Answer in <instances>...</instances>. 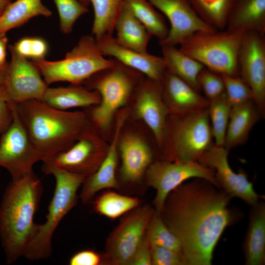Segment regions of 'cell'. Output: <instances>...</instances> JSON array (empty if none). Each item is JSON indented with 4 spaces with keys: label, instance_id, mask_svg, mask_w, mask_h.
I'll return each instance as SVG.
<instances>
[{
    "label": "cell",
    "instance_id": "3957f363",
    "mask_svg": "<svg viewBox=\"0 0 265 265\" xmlns=\"http://www.w3.org/2000/svg\"><path fill=\"white\" fill-rule=\"evenodd\" d=\"M13 105L42 162L70 148L91 125L83 112L58 110L41 101Z\"/></svg>",
    "mask_w": 265,
    "mask_h": 265
},
{
    "label": "cell",
    "instance_id": "7c38bea8",
    "mask_svg": "<svg viewBox=\"0 0 265 265\" xmlns=\"http://www.w3.org/2000/svg\"><path fill=\"white\" fill-rule=\"evenodd\" d=\"M105 156L90 126L70 148L43 161L41 170L56 167L86 178L97 170Z\"/></svg>",
    "mask_w": 265,
    "mask_h": 265
},
{
    "label": "cell",
    "instance_id": "cb8c5ba5",
    "mask_svg": "<svg viewBox=\"0 0 265 265\" xmlns=\"http://www.w3.org/2000/svg\"><path fill=\"white\" fill-rule=\"evenodd\" d=\"M251 206L243 242L245 264L263 265L265 263V204L259 201Z\"/></svg>",
    "mask_w": 265,
    "mask_h": 265
},
{
    "label": "cell",
    "instance_id": "c3c4849f",
    "mask_svg": "<svg viewBox=\"0 0 265 265\" xmlns=\"http://www.w3.org/2000/svg\"></svg>",
    "mask_w": 265,
    "mask_h": 265
},
{
    "label": "cell",
    "instance_id": "d6986e66",
    "mask_svg": "<svg viewBox=\"0 0 265 265\" xmlns=\"http://www.w3.org/2000/svg\"><path fill=\"white\" fill-rule=\"evenodd\" d=\"M160 83L169 115H186L208 108L209 101L205 96L166 70Z\"/></svg>",
    "mask_w": 265,
    "mask_h": 265
},
{
    "label": "cell",
    "instance_id": "603a6c76",
    "mask_svg": "<svg viewBox=\"0 0 265 265\" xmlns=\"http://www.w3.org/2000/svg\"><path fill=\"white\" fill-rule=\"evenodd\" d=\"M263 118L254 100L232 106L224 147L228 151L244 144L255 124Z\"/></svg>",
    "mask_w": 265,
    "mask_h": 265
},
{
    "label": "cell",
    "instance_id": "7bdbcfd3",
    "mask_svg": "<svg viewBox=\"0 0 265 265\" xmlns=\"http://www.w3.org/2000/svg\"><path fill=\"white\" fill-rule=\"evenodd\" d=\"M31 39L30 37H24L13 45L15 51L26 58L30 57Z\"/></svg>",
    "mask_w": 265,
    "mask_h": 265
},
{
    "label": "cell",
    "instance_id": "4fadbf2b",
    "mask_svg": "<svg viewBox=\"0 0 265 265\" xmlns=\"http://www.w3.org/2000/svg\"><path fill=\"white\" fill-rule=\"evenodd\" d=\"M239 77L250 87L254 100L265 116V38L254 31L244 33L238 56Z\"/></svg>",
    "mask_w": 265,
    "mask_h": 265
},
{
    "label": "cell",
    "instance_id": "9c48e42d",
    "mask_svg": "<svg viewBox=\"0 0 265 265\" xmlns=\"http://www.w3.org/2000/svg\"><path fill=\"white\" fill-rule=\"evenodd\" d=\"M155 212L146 205L127 213L106 239L102 264L130 265Z\"/></svg>",
    "mask_w": 265,
    "mask_h": 265
},
{
    "label": "cell",
    "instance_id": "7dc6e473",
    "mask_svg": "<svg viewBox=\"0 0 265 265\" xmlns=\"http://www.w3.org/2000/svg\"><path fill=\"white\" fill-rule=\"evenodd\" d=\"M83 5L86 7H88L90 4L89 0H79Z\"/></svg>",
    "mask_w": 265,
    "mask_h": 265
},
{
    "label": "cell",
    "instance_id": "ba28073f",
    "mask_svg": "<svg viewBox=\"0 0 265 265\" xmlns=\"http://www.w3.org/2000/svg\"><path fill=\"white\" fill-rule=\"evenodd\" d=\"M114 65L98 73L92 87L100 96V102L91 113L94 125L104 131L109 127L116 111L124 106L132 93L138 72L115 59Z\"/></svg>",
    "mask_w": 265,
    "mask_h": 265
},
{
    "label": "cell",
    "instance_id": "f35d334b",
    "mask_svg": "<svg viewBox=\"0 0 265 265\" xmlns=\"http://www.w3.org/2000/svg\"><path fill=\"white\" fill-rule=\"evenodd\" d=\"M12 120L11 106L8 102L3 84L0 86V137L9 128Z\"/></svg>",
    "mask_w": 265,
    "mask_h": 265
},
{
    "label": "cell",
    "instance_id": "52a82bcc",
    "mask_svg": "<svg viewBox=\"0 0 265 265\" xmlns=\"http://www.w3.org/2000/svg\"><path fill=\"white\" fill-rule=\"evenodd\" d=\"M243 34L227 29L197 31L179 44V50L215 73L239 76L238 56Z\"/></svg>",
    "mask_w": 265,
    "mask_h": 265
},
{
    "label": "cell",
    "instance_id": "1f68e13d",
    "mask_svg": "<svg viewBox=\"0 0 265 265\" xmlns=\"http://www.w3.org/2000/svg\"><path fill=\"white\" fill-rule=\"evenodd\" d=\"M199 16L216 30L226 28L234 0H187Z\"/></svg>",
    "mask_w": 265,
    "mask_h": 265
},
{
    "label": "cell",
    "instance_id": "7402d4cb",
    "mask_svg": "<svg viewBox=\"0 0 265 265\" xmlns=\"http://www.w3.org/2000/svg\"><path fill=\"white\" fill-rule=\"evenodd\" d=\"M226 29L244 33L254 31L265 34V0H234Z\"/></svg>",
    "mask_w": 265,
    "mask_h": 265
},
{
    "label": "cell",
    "instance_id": "6da1fadb",
    "mask_svg": "<svg viewBox=\"0 0 265 265\" xmlns=\"http://www.w3.org/2000/svg\"><path fill=\"white\" fill-rule=\"evenodd\" d=\"M231 197L210 181L195 178L167 195L160 216L178 238L186 265H211L214 249L233 221Z\"/></svg>",
    "mask_w": 265,
    "mask_h": 265
},
{
    "label": "cell",
    "instance_id": "2e32d148",
    "mask_svg": "<svg viewBox=\"0 0 265 265\" xmlns=\"http://www.w3.org/2000/svg\"><path fill=\"white\" fill-rule=\"evenodd\" d=\"M169 20L170 28L159 45L176 46L193 33L216 30L197 14L187 0H148Z\"/></svg>",
    "mask_w": 265,
    "mask_h": 265
},
{
    "label": "cell",
    "instance_id": "484cf974",
    "mask_svg": "<svg viewBox=\"0 0 265 265\" xmlns=\"http://www.w3.org/2000/svg\"><path fill=\"white\" fill-rule=\"evenodd\" d=\"M115 37L120 45L138 52L147 53V47L152 36L145 26L123 5L115 22Z\"/></svg>",
    "mask_w": 265,
    "mask_h": 265
},
{
    "label": "cell",
    "instance_id": "ee69618b",
    "mask_svg": "<svg viewBox=\"0 0 265 265\" xmlns=\"http://www.w3.org/2000/svg\"><path fill=\"white\" fill-rule=\"evenodd\" d=\"M7 38L5 34L0 35V67L8 65L6 62Z\"/></svg>",
    "mask_w": 265,
    "mask_h": 265
},
{
    "label": "cell",
    "instance_id": "e0dca14e",
    "mask_svg": "<svg viewBox=\"0 0 265 265\" xmlns=\"http://www.w3.org/2000/svg\"><path fill=\"white\" fill-rule=\"evenodd\" d=\"M135 113L151 130L158 145L162 147L169 111L162 97L160 81L148 78L140 83L136 96Z\"/></svg>",
    "mask_w": 265,
    "mask_h": 265
},
{
    "label": "cell",
    "instance_id": "836d02e7",
    "mask_svg": "<svg viewBox=\"0 0 265 265\" xmlns=\"http://www.w3.org/2000/svg\"><path fill=\"white\" fill-rule=\"evenodd\" d=\"M146 234L151 244L167 247L181 253L180 241L165 224L159 213L156 211L150 219Z\"/></svg>",
    "mask_w": 265,
    "mask_h": 265
},
{
    "label": "cell",
    "instance_id": "277c9868",
    "mask_svg": "<svg viewBox=\"0 0 265 265\" xmlns=\"http://www.w3.org/2000/svg\"><path fill=\"white\" fill-rule=\"evenodd\" d=\"M42 171L54 176L55 186L46 220L44 223L38 224L37 232L24 252L23 256L30 261L46 259L51 255L53 234L63 218L77 205V192L85 178L56 167Z\"/></svg>",
    "mask_w": 265,
    "mask_h": 265
},
{
    "label": "cell",
    "instance_id": "ab89813d",
    "mask_svg": "<svg viewBox=\"0 0 265 265\" xmlns=\"http://www.w3.org/2000/svg\"><path fill=\"white\" fill-rule=\"evenodd\" d=\"M102 255L91 249L81 250L69 260L70 265H99L102 264Z\"/></svg>",
    "mask_w": 265,
    "mask_h": 265
},
{
    "label": "cell",
    "instance_id": "5b68a950",
    "mask_svg": "<svg viewBox=\"0 0 265 265\" xmlns=\"http://www.w3.org/2000/svg\"><path fill=\"white\" fill-rule=\"evenodd\" d=\"M214 145L208 108L167 119L162 160L198 161Z\"/></svg>",
    "mask_w": 265,
    "mask_h": 265
},
{
    "label": "cell",
    "instance_id": "b9f144b4",
    "mask_svg": "<svg viewBox=\"0 0 265 265\" xmlns=\"http://www.w3.org/2000/svg\"><path fill=\"white\" fill-rule=\"evenodd\" d=\"M48 50L46 41L39 37H31L30 57L33 60L44 58Z\"/></svg>",
    "mask_w": 265,
    "mask_h": 265
},
{
    "label": "cell",
    "instance_id": "f1b7e54d",
    "mask_svg": "<svg viewBox=\"0 0 265 265\" xmlns=\"http://www.w3.org/2000/svg\"><path fill=\"white\" fill-rule=\"evenodd\" d=\"M123 6L145 26L159 42L167 36L168 29L164 17L148 0H124Z\"/></svg>",
    "mask_w": 265,
    "mask_h": 265
},
{
    "label": "cell",
    "instance_id": "30bf717a",
    "mask_svg": "<svg viewBox=\"0 0 265 265\" xmlns=\"http://www.w3.org/2000/svg\"><path fill=\"white\" fill-rule=\"evenodd\" d=\"M145 173L147 185L156 190L153 205L159 213L168 193L189 179H206L219 188L214 170L197 161L157 160L149 166Z\"/></svg>",
    "mask_w": 265,
    "mask_h": 265
},
{
    "label": "cell",
    "instance_id": "8fae6325",
    "mask_svg": "<svg viewBox=\"0 0 265 265\" xmlns=\"http://www.w3.org/2000/svg\"><path fill=\"white\" fill-rule=\"evenodd\" d=\"M10 104L13 120L0 137V166L9 172L11 179H15L33 171L34 165L42 159L14 106Z\"/></svg>",
    "mask_w": 265,
    "mask_h": 265
},
{
    "label": "cell",
    "instance_id": "9a60e30c",
    "mask_svg": "<svg viewBox=\"0 0 265 265\" xmlns=\"http://www.w3.org/2000/svg\"><path fill=\"white\" fill-rule=\"evenodd\" d=\"M228 153L223 146L214 144L197 161L214 170L219 188L231 198L238 197L248 205H254L264 197L254 190L246 172L242 170L236 173L232 169L228 162Z\"/></svg>",
    "mask_w": 265,
    "mask_h": 265
},
{
    "label": "cell",
    "instance_id": "5bb4252c",
    "mask_svg": "<svg viewBox=\"0 0 265 265\" xmlns=\"http://www.w3.org/2000/svg\"><path fill=\"white\" fill-rule=\"evenodd\" d=\"M8 48L11 61L3 84L8 102L17 104L31 100L42 101L48 85L40 73L32 62L19 54L13 45Z\"/></svg>",
    "mask_w": 265,
    "mask_h": 265
},
{
    "label": "cell",
    "instance_id": "8d00e7d4",
    "mask_svg": "<svg viewBox=\"0 0 265 265\" xmlns=\"http://www.w3.org/2000/svg\"><path fill=\"white\" fill-rule=\"evenodd\" d=\"M197 80L200 90L203 91L205 97L209 101L218 97L225 92L221 75L205 67L199 74Z\"/></svg>",
    "mask_w": 265,
    "mask_h": 265
},
{
    "label": "cell",
    "instance_id": "f546056e",
    "mask_svg": "<svg viewBox=\"0 0 265 265\" xmlns=\"http://www.w3.org/2000/svg\"><path fill=\"white\" fill-rule=\"evenodd\" d=\"M94 11L92 32L96 40L112 35L124 0H89Z\"/></svg>",
    "mask_w": 265,
    "mask_h": 265
},
{
    "label": "cell",
    "instance_id": "d4e9b609",
    "mask_svg": "<svg viewBox=\"0 0 265 265\" xmlns=\"http://www.w3.org/2000/svg\"><path fill=\"white\" fill-rule=\"evenodd\" d=\"M42 101L48 106L60 110L98 105L100 96L96 90H90L80 84L67 87L47 88Z\"/></svg>",
    "mask_w": 265,
    "mask_h": 265
},
{
    "label": "cell",
    "instance_id": "7a4b0ae2",
    "mask_svg": "<svg viewBox=\"0 0 265 265\" xmlns=\"http://www.w3.org/2000/svg\"><path fill=\"white\" fill-rule=\"evenodd\" d=\"M42 183L33 171L11 179L0 204V241L6 263L10 265L23 256L35 235L34 221L43 193Z\"/></svg>",
    "mask_w": 265,
    "mask_h": 265
},
{
    "label": "cell",
    "instance_id": "ac0fdd59",
    "mask_svg": "<svg viewBox=\"0 0 265 265\" xmlns=\"http://www.w3.org/2000/svg\"><path fill=\"white\" fill-rule=\"evenodd\" d=\"M105 55L112 56L124 65L145 75L148 78L160 81L166 67L162 57L143 53L119 45L112 35H106L96 40Z\"/></svg>",
    "mask_w": 265,
    "mask_h": 265
},
{
    "label": "cell",
    "instance_id": "83f0119b",
    "mask_svg": "<svg viewBox=\"0 0 265 265\" xmlns=\"http://www.w3.org/2000/svg\"><path fill=\"white\" fill-rule=\"evenodd\" d=\"M52 13L41 0H16L11 2L0 16V35L25 24L38 16L49 17Z\"/></svg>",
    "mask_w": 265,
    "mask_h": 265
},
{
    "label": "cell",
    "instance_id": "d6a6232c",
    "mask_svg": "<svg viewBox=\"0 0 265 265\" xmlns=\"http://www.w3.org/2000/svg\"><path fill=\"white\" fill-rule=\"evenodd\" d=\"M232 106L225 92L209 101L208 108L214 144L223 146Z\"/></svg>",
    "mask_w": 265,
    "mask_h": 265
},
{
    "label": "cell",
    "instance_id": "f6af8a7d",
    "mask_svg": "<svg viewBox=\"0 0 265 265\" xmlns=\"http://www.w3.org/2000/svg\"><path fill=\"white\" fill-rule=\"evenodd\" d=\"M7 66L8 65L4 67H0V86L3 85L4 83Z\"/></svg>",
    "mask_w": 265,
    "mask_h": 265
},
{
    "label": "cell",
    "instance_id": "44dd1931",
    "mask_svg": "<svg viewBox=\"0 0 265 265\" xmlns=\"http://www.w3.org/2000/svg\"><path fill=\"white\" fill-rule=\"evenodd\" d=\"M118 144L122 160V180L128 183L138 182L152 163L151 148L140 137L133 134L124 136Z\"/></svg>",
    "mask_w": 265,
    "mask_h": 265
},
{
    "label": "cell",
    "instance_id": "8992f818",
    "mask_svg": "<svg viewBox=\"0 0 265 265\" xmlns=\"http://www.w3.org/2000/svg\"><path fill=\"white\" fill-rule=\"evenodd\" d=\"M104 56L95 38L87 35L80 38L63 59L51 61L43 58L33 60L32 63L48 85L59 81L80 84L99 72L114 65L113 59H108Z\"/></svg>",
    "mask_w": 265,
    "mask_h": 265
},
{
    "label": "cell",
    "instance_id": "4dcf8cb0",
    "mask_svg": "<svg viewBox=\"0 0 265 265\" xmlns=\"http://www.w3.org/2000/svg\"><path fill=\"white\" fill-rule=\"evenodd\" d=\"M140 200L134 197L106 191L94 202V209L100 215L115 219L139 206Z\"/></svg>",
    "mask_w": 265,
    "mask_h": 265
},
{
    "label": "cell",
    "instance_id": "4316f807",
    "mask_svg": "<svg viewBox=\"0 0 265 265\" xmlns=\"http://www.w3.org/2000/svg\"><path fill=\"white\" fill-rule=\"evenodd\" d=\"M160 46L166 70L200 92L197 78L205 67L182 52L176 46L162 45Z\"/></svg>",
    "mask_w": 265,
    "mask_h": 265
},
{
    "label": "cell",
    "instance_id": "ffe728a7",
    "mask_svg": "<svg viewBox=\"0 0 265 265\" xmlns=\"http://www.w3.org/2000/svg\"><path fill=\"white\" fill-rule=\"evenodd\" d=\"M125 118V114L120 117L114 138L104 159L97 170L85 178L81 185L79 197L84 204L91 202L96 194L101 190L119 187L115 176L118 161L117 146L119 134Z\"/></svg>",
    "mask_w": 265,
    "mask_h": 265
},
{
    "label": "cell",
    "instance_id": "60d3db41",
    "mask_svg": "<svg viewBox=\"0 0 265 265\" xmlns=\"http://www.w3.org/2000/svg\"><path fill=\"white\" fill-rule=\"evenodd\" d=\"M130 265H152L151 243L146 232L137 247Z\"/></svg>",
    "mask_w": 265,
    "mask_h": 265
},
{
    "label": "cell",
    "instance_id": "74e56055",
    "mask_svg": "<svg viewBox=\"0 0 265 265\" xmlns=\"http://www.w3.org/2000/svg\"><path fill=\"white\" fill-rule=\"evenodd\" d=\"M151 247L152 265H186L180 252L155 244Z\"/></svg>",
    "mask_w": 265,
    "mask_h": 265
},
{
    "label": "cell",
    "instance_id": "e575fe53",
    "mask_svg": "<svg viewBox=\"0 0 265 265\" xmlns=\"http://www.w3.org/2000/svg\"><path fill=\"white\" fill-rule=\"evenodd\" d=\"M53 0L59 14L61 31L65 34L70 33L76 21L88 11L79 0Z\"/></svg>",
    "mask_w": 265,
    "mask_h": 265
},
{
    "label": "cell",
    "instance_id": "d590c367",
    "mask_svg": "<svg viewBox=\"0 0 265 265\" xmlns=\"http://www.w3.org/2000/svg\"><path fill=\"white\" fill-rule=\"evenodd\" d=\"M221 76L224 82L225 92L232 107L254 100L252 91L239 76Z\"/></svg>",
    "mask_w": 265,
    "mask_h": 265
},
{
    "label": "cell",
    "instance_id": "bcb514c9",
    "mask_svg": "<svg viewBox=\"0 0 265 265\" xmlns=\"http://www.w3.org/2000/svg\"><path fill=\"white\" fill-rule=\"evenodd\" d=\"M11 2L10 0H0V16L2 15L6 6Z\"/></svg>",
    "mask_w": 265,
    "mask_h": 265
}]
</instances>
